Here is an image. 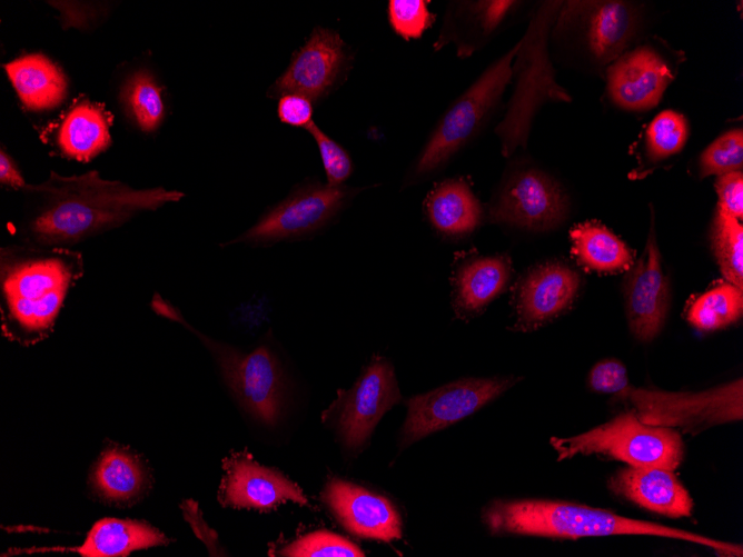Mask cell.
<instances>
[{
    "mask_svg": "<svg viewBox=\"0 0 743 557\" xmlns=\"http://www.w3.org/2000/svg\"><path fill=\"white\" fill-rule=\"evenodd\" d=\"M22 192L27 199L19 222L23 243L65 248L185 196L162 187L138 189L102 179L97 170L73 176L50 171L44 181L29 183Z\"/></svg>",
    "mask_w": 743,
    "mask_h": 557,
    "instance_id": "1",
    "label": "cell"
},
{
    "mask_svg": "<svg viewBox=\"0 0 743 557\" xmlns=\"http://www.w3.org/2000/svg\"><path fill=\"white\" fill-rule=\"evenodd\" d=\"M83 273L82 255L70 248L29 243L2 247V335L23 346L47 338L53 330L68 292Z\"/></svg>",
    "mask_w": 743,
    "mask_h": 557,
    "instance_id": "2",
    "label": "cell"
},
{
    "mask_svg": "<svg viewBox=\"0 0 743 557\" xmlns=\"http://www.w3.org/2000/svg\"><path fill=\"white\" fill-rule=\"evenodd\" d=\"M493 534L529 535L552 538L647 535L685 540L710 547L727 556H742L740 545L656 523L624 517L586 505L556 500H495L483 511Z\"/></svg>",
    "mask_w": 743,
    "mask_h": 557,
    "instance_id": "3",
    "label": "cell"
},
{
    "mask_svg": "<svg viewBox=\"0 0 743 557\" xmlns=\"http://www.w3.org/2000/svg\"><path fill=\"white\" fill-rule=\"evenodd\" d=\"M549 444L559 461L596 454L631 467L675 470L684 458V444L676 429L645 424L633 410L573 437H552Z\"/></svg>",
    "mask_w": 743,
    "mask_h": 557,
    "instance_id": "4",
    "label": "cell"
},
{
    "mask_svg": "<svg viewBox=\"0 0 743 557\" xmlns=\"http://www.w3.org/2000/svg\"><path fill=\"white\" fill-rule=\"evenodd\" d=\"M555 4L549 2L543 6L518 42L516 89L508 111L496 129L504 156H509L517 146L526 143L532 117L542 102L547 99L571 100L568 93L556 84L546 51V29L552 21V8Z\"/></svg>",
    "mask_w": 743,
    "mask_h": 557,
    "instance_id": "5",
    "label": "cell"
},
{
    "mask_svg": "<svg viewBox=\"0 0 743 557\" xmlns=\"http://www.w3.org/2000/svg\"><path fill=\"white\" fill-rule=\"evenodd\" d=\"M645 424L696 434L743 417V384L737 379L700 392H671L628 385L617 394Z\"/></svg>",
    "mask_w": 743,
    "mask_h": 557,
    "instance_id": "6",
    "label": "cell"
},
{
    "mask_svg": "<svg viewBox=\"0 0 743 557\" xmlns=\"http://www.w3.org/2000/svg\"><path fill=\"white\" fill-rule=\"evenodd\" d=\"M212 352L225 382L245 410L258 421L274 425L285 401V378L271 348L260 345L242 352L200 336Z\"/></svg>",
    "mask_w": 743,
    "mask_h": 557,
    "instance_id": "7",
    "label": "cell"
},
{
    "mask_svg": "<svg viewBox=\"0 0 743 557\" xmlns=\"http://www.w3.org/2000/svg\"><path fill=\"white\" fill-rule=\"evenodd\" d=\"M518 43L493 63L448 109L426 143L416 173H427L446 161L475 132L512 78Z\"/></svg>",
    "mask_w": 743,
    "mask_h": 557,
    "instance_id": "8",
    "label": "cell"
},
{
    "mask_svg": "<svg viewBox=\"0 0 743 557\" xmlns=\"http://www.w3.org/2000/svg\"><path fill=\"white\" fill-rule=\"evenodd\" d=\"M350 192L351 189L343 185L311 183L301 187L227 245H270L310 235L340 210Z\"/></svg>",
    "mask_w": 743,
    "mask_h": 557,
    "instance_id": "9",
    "label": "cell"
},
{
    "mask_svg": "<svg viewBox=\"0 0 743 557\" xmlns=\"http://www.w3.org/2000/svg\"><path fill=\"white\" fill-rule=\"evenodd\" d=\"M400 399L392 364L374 357L348 390H339L325 416L334 418L348 449L364 445L383 415Z\"/></svg>",
    "mask_w": 743,
    "mask_h": 557,
    "instance_id": "10",
    "label": "cell"
},
{
    "mask_svg": "<svg viewBox=\"0 0 743 557\" xmlns=\"http://www.w3.org/2000/svg\"><path fill=\"white\" fill-rule=\"evenodd\" d=\"M515 382L514 378H464L412 397L403 441L410 444L472 415Z\"/></svg>",
    "mask_w": 743,
    "mask_h": 557,
    "instance_id": "11",
    "label": "cell"
},
{
    "mask_svg": "<svg viewBox=\"0 0 743 557\" xmlns=\"http://www.w3.org/2000/svg\"><path fill=\"white\" fill-rule=\"evenodd\" d=\"M566 198L548 176L536 170L514 175L489 211L491 219L532 230H548L565 218Z\"/></svg>",
    "mask_w": 743,
    "mask_h": 557,
    "instance_id": "12",
    "label": "cell"
},
{
    "mask_svg": "<svg viewBox=\"0 0 743 557\" xmlns=\"http://www.w3.org/2000/svg\"><path fill=\"white\" fill-rule=\"evenodd\" d=\"M628 270L624 280L628 327L637 340L652 341L664 326L670 301L653 225L643 255Z\"/></svg>",
    "mask_w": 743,
    "mask_h": 557,
    "instance_id": "13",
    "label": "cell"
},
{
    "mask_svg": "<svg viewBox=\"0 0 743 557\" xmlns=\"http://www.w3.org/2000/svg\"><path fill=\"white\" fill-rule=\"evenodd\" d=\"M112 123L105 103L82 96L44 126L40 138L60 157L89 162L111 146Z\"/></svg>",
    "mask_w": 743,
    "mask_h": 557,
    "instance_id": "14",
    "label": "cell"
},
{
    "mask_svg": "<svg viewBox=\"0 0 743 557\" xmlns=\"http://www.w3.org/2000/svg\"><path fill=\"white\" fill-rule=\"evenodd\" d=\"M222 468L225 475L218 493L222 506L267 511L285 500L308 504L294 483L280 473L257 464L246 451L228 456L222 461Z\"/></svg>",
    "mask_w": 743,
    "mask_h": 557,
    "instance_id": "15",
    "label": "cell"
},
{
    "mask_svg": "<svg viewBox=\"0 0 743 557\" xmlns=\"http://www.w3.org/2000/svg\"><path fill=\"white\" fill-rule=\"evenodd\" d=\"M606 77L612 100L621 108L635 111L656 106L674 79L668 63L647 46L614 60Z\"/></svg>",
    "mask_w": 743,
    "mask_h": 557,
    "instance_id": "16",
    "label": "cell"
},
{
    "mask_svg": "<svg viewBox=\"0 0 743 557\" xmlns=\"http://www.w3.org/2000/svg\"><path fill=\"white\" fill-rule=\"evenodd\" d=\"M323 498L341 525L350 533L390 541L402 536V521L393 504L360 486L333 478Z\"/></svg>",
    "mask_w": 743,
    "mask_h": 557,
    "instance_id": "17",
    "label": "cell"
},
{
    "mask_svg": "<svg viewBox=\"0 0 743 557\" xmlns=\"http://www.w3.org/2000/svg\"><path fill=\"white\" fill-rule=\"evenodd\" d=\"M345 60L339 34L316 29L273 87L275 96L298 93L318 99L335 82Z\"/></svg>",
    "mask_w": 743,
    "mask_h": 557,
    "instance_id": "18",
    "label": "cell"
},
{
    "mask_svg": "<svg viewBox=\"0 0 743 557\" xmlns=\"http://www.w3.org/2000/svg\"><path fill=\"white\" fill-rule=\"evenodd\" d=\"M579 276L561 262L534 268L522 281L516 300L517 325L535 329L566 309L575 298Z\"/></svg>",
    "mask_w": 743,
    "mask_h": 557,
    "instance_id": "19",
    "label": "cell"
},
{
    "mask_svg": "<svg viewBox=\"0 0 743 557\" xmlns=\"http://www.w3.org/2000/svg\"><path fill=\"white\" fill-rule=\"evenodd\" d=\"M610 489L650 511L673 517H688L693 499L674 470L661 467H626L608 479Z\"/></svg>",
    "mask_w": 743,
    "mask_h": 557,
    "instance_id": "20",
    "label": "cell"
},
{
    "mask_svg": "<svg viewBox=\"0 0 743 557\" xmlns=\"http://www.w3.org/2000/svg\"><path fill=\"white\" fill-rule=\"evenodd\" d=\"M3 68L18 99L28 111L52 110L68 97L67 74L43 53L22 54L4 63Z\"/></svg>",
    "mask_w": 743,
    "mask_h": 557,
    "instance_id": "21",
    "label": "cell"
},
{
    "mask_svg": "<svg viewBox=\"0 0 743 557\" xmlns=\"http://www.w3.org/2000/svg\"><path fill=\"white\" fill-rule=\"evenodd\" d=\"M168 544L167 537L151 525L119 518H102L89 530L78 547L34 549V551L68 550L85 557H126L131 551Z\"/></svg>",
    "mask_w": 743,
    "mask_h": 557,
    "instance_id": "22",
    "label": "cell"
},
{
    "mask_svg": "<svg viewBox=\"0 0 743 557\" xmlns=\"http://www.w3.org/2000/svg\"><path fill=\"white\" fill-rule=\"evenodd\" d=\"M586 3V40L592 54L603 64L616 60L635 33L636 10L622 1Z\"/></svg>",
    "mask_w": 743,
    "mask_h": 557,
    "instance_id": "23",
    "label": "cell"
},
{
    "mask_svg": "<svg viewBox=\"0 0 743 557\" xmlns=\"http://www.w3.org/2000/svg\"><path fill=\"white\" fill-rule=\"evenodd\" d=\"M425 209L432 225L450 236L472 232L482 215L477 198L462 179L437 185L426 197Z\"/></svg>",
    "mask_w": 743,
    "mask_h": 557,
    "instance_id": "24",
    "label": "cell"
},
{
    "mask_svg": "<svg viewBox=\"0 0 743 557\" xmlns=\"http://www.w3.org/2000/svg\"><path fill=\"white\" fill-rule=\"evenodd\" d=\"M572 252L587 269L617 272L633 266L631 249L604 226L587 221L575 225L569 232Z\"/></svg>",
    "mask_w": 743,
    "mask_h": 557,
    "instance_id": "25",
    "label": "cell"
},
{
    "mask_svg": "<svg viewBox=\"0 0 743 557\" xmlns=\"http://www.w3.org/2000/svg\"><path fill=\"white\" fill-rule=\"evenodd\" d=\"M146 473L129 450L111 446L102 451L91 473V484L108 501H128L146 485Z\"/></svg>",
    "mask_w": 743,
    "mask_h": 557,
    "instance_id": "26",
    "label": "cell"
},
{
    "mask_svg": "<svg viewBox=\"0 0 743 557\" xmlns=\"http://www.w3.org/2000/svg\"><path fill=\"white\" fill-rule=\"evenodd\" d=\"M118 98L127 119L143 133L155 132L165 120L162 87L148 68L129 72L119 87Z\"/></svg>",
    "mask_w": 743,
    "mask_h": 557,
    "instance_id": "27",
    "label": "cell"
},
{
    "mask_svg": "<svg viewBox=\"0 0 743 557\" xmlns=\"http://www.w3.org/2000/svg\"><path fill=\"white\" fill-rule=\"evenodd\" d=\"M511 273L505 257H488L466 263L456 278V305L465 311H477L505 287Z\"/></svg>",
    "mask_w": 743,
    "mask_h": 557,
    "instance_id": "28",
    "label": "cell"
},
{
    "mask_svg": "<svg viewBox=\"0 0 743 557\" xmlns=\"http://www.w3.org/2000/svg\"><path fill=\"white\" fill-rule=\"evenodd\" d=\"M742 314V289L724 282L693 300L687 310V320L700 330L711 331L737 321Z\"/></svg>",
    "mask_w": 743,
    "mask_h": 557,
    "instance_id": "29",
    "label": "cell"
},
{
    "mask_svg": "<svg viewBox=\"0 0 743 557\" xmlns=\"http://www.w3.org/2000/svg\"><path fill=\"white\" fill-rule=\"evenodd\" d=\"M712 248L727 282L743 289V227L717 207L711 232Z\"/></svg>",
    "mask_w": 743,
    "mask_h": 557,
    "instance_id": "30",
    "label": "cell"
},
{
    "mask_svg": "<svg viewBox=\"0 0 743 557\" xmlns=\"http://www.w3.org/2000/svg\"><path fill=\"white\" fill-rule=\"evenodd\" d=\"M687 135L688 126L683 115L672 110L662 111L646 131L648 156L660 160L676 153L683 148Z\"/></svg>",
    "mask_w": 743,
    "mask_h": 557,
    "instance_id": "31",
    "label": "cell"
},
{
    "mask_svg": "<svg viewBox=\"0 0 743 557\" xmlns=\"http://www.w3.org/2000/svg\"><path fill=\"white\" fill-rule=\"evenodd\" d=\"M743 131L730 130L716 138L700 157V177L742 171Z\"/></svg>",
    "mask_w": 743,
    "mask_h": 557,
    "instance_id": "32",
    "label": "cell"
},
{
    "mask_svg": "<svg viewBox=\"0 0 743 557\" xmlns=\"http://www.w3.org/2000/svg\"><path fill=\"white\" fill-rule=\"evenodd\" d=\"M291 557H361L364 551L350 540L326 530L301 536L280 550Z\"/></svg>",
    "mask_w": 743,
    "mask_h": 557,
    "instance_id": "33",
    "label": "cell"
},
{
    "mask_svg": "<svg viewBox=\"0 0 743 557\" xmlns=\"http://www.w3.org/2000/svg\"><path fill=\"white\" fill-rule=\"evenodd\" d=\"M427 6L423 0H390L388 16L395 32L405 40L419 38L435 19Z\"/></svg>",
    "mask_w": 743,
    "mask_h": 557,
    "instance_id": "34",
    "label": "cell"
},
{
    "mask_svg": "<svg viewBox=\"0 0 743 557\" xmlns=\"http://www.w3.org/2000/svg\"><path fill=\"white\" fill-rule=\"evenodd\" d=\"M305 129L314 137L317 142L325 172L327 185L341 186L351 173L353 163L348 153L325 135L311 120Z\"/></svg>",
    "mask_w": 743,
    "mask_h": 557,
    "instance_id": "35",
    "label": "cell"
},
{
    "mask_svg": "<svg viewBox=\"0 0 743 557\" xmlns=\"http://www.w3.org/2000/svg\"><path fill=\"white\" fill-rule=\"evenodd\" d=\"M588 382L593 390L612 395L630 385L626 367L616 359L598 361L590 371Z\"/></svg>",
    "mask_w": 743,
    "mask_h": 557,
    "instance_id": "36",
    "label": "cell"
},
{
    "mask_svg": "<svg viewBox=\"0 0 743 557\" xmlns=\"http://www.w3.org/2000/svg\"><path fill=\"white\" fill-rule=\"evenodd\" d=\"M715 189L719 208L726 213L742 219L743 217V173L732 171L717 177Z\"/></svg>",
    "mask_w": 743,
    "mask_h": 557,
    "instance_id": "37",
    "label": "cell"
},
{
    "mask_svg": "<svg viewBox=\"0 0 743 557\" xmlns=\"http://www.w3.org/2000/svg\"><path fill=\"white\" fill-rule=\"evenodd\" d=\"M310 99L298 93L284 95L278 103V117L281 122L294 127H306L311 121Z\"/></svg>",
    "mask_w": 743,
    "mask_h": 557,
    "instance_id": "38",
    "label": "cell"
},
{
    "mask_svg": "<svg viewBox=\"0 0 743 557\" xmlns=\"http://www.w3.org/2000/svg\"><path fill=\"white\" fill-rule=\"evenodd\" d=\"M514 1H479L476 4L477 17L486 32L493 31L515 6Z\"/></svg>",
    "mask_w": 743,
    "mask_h": 557,
    "instance_id": "39",
    "label": "cell"
},
{
    "mask_svg": "<svg viewBox=\"0 0 743 557\" xmlns=\"http://www.w3.org/2000/svg\"><path fill=\"white\" fill-rule=\"evenodd\" d=\"M0 185L16 191H23L29 185L16 160L3 148L0 150Z\"/></svg>",
    "mask_w": 743,
    "mask_h": 557,
    "instance_id": "40",
    "label": "cell"
},
{
    "mask_svg": "<svg viewBox=\"0 0 743 557\" xmlns=\"http://www.w3.org/2000/svg\"><path fill=\"white\" fill-rule=\"evenodd\" d=\"M51 4L56 7L59 11H61V20L67 23L69 27H88L89 23H93L95 20L98 19L99 14L101 12H98L97 7L88 12L95 4H81V2H78L77 7L79 10V13L73 11L68 2H55L52 1Z\"/></svg>",
    "mask_w": 743,
    "mask_h": 557,
    "instance_id": "41",
    "label": "cell"
}]
</instances>
